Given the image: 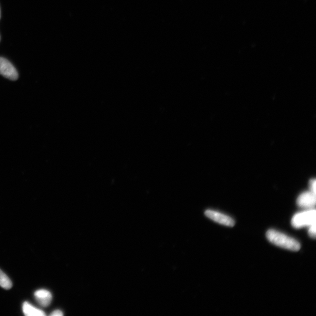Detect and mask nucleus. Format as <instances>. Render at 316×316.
Wrapping results in <instances>:
<instances>
[{
  "label": "nucleus",
  "mask_w": 316,
  "mask_h": 316,
  "mask_svg": "<svg viewBox=\"0 0 316 316\" xmlns=\"http://www.w3.org/2000/svg\"><path fill=\"white\" fill-rule=\"evenodd\" d=\"M268 240L279 247L298 251L300 249L299 242L287 235L281 233L274 230H269L266 234Z\"/></svg>",
  "instance_id": "f257e3e1"
},
{
  "label": "nucleus",
  "mask_w": 316,
  "mask_h": 316,
  "mask_svg": "<svg viewBox=\"0 0 316 316\" xmlns=\"http://www.w3.org/2000/svg\"><path fill=\"white\" fill-rule=\"evenodd\" d=\"M315 218V210H308L295 214L292 218L291 224L294 228L300 229L314 224Z\"/></svg>",
  "instance_id": "f03ea898"
},
{
  "label": "nucleus",
  "mask_w": 316,
  "mask_h": 316,
  "mask_svg": "<svg viewBox=\"0 0 316 316\" xmlns=\"http://www.w3.org/2000/svg\"><path fill=\"white\" fill-rule=\"evenodd\" d=\"M0 75L11 80L18 78V72L10 61L4 57H0Z\"/></svg>",
  "instance_id": "7ed1b4c3"
},
{
  "label": "nucleus",
  "mask_w": 316,
  "mask_h": 316,
  "mask_svg": "<svg viewBox=\"0 0 316 316\" xmlns=\"http://www.w3.org/2000/svg\"><path fill=\"white\" fill-rule=\"evenodd\" d=\"M315 202V194L311 191L302 193L297 199V204L299 207L308 210L314 209Z\"/></svg>",
  "instance_id": "20e7f679"
},
{
  "label": "nucleus",
  "mask_w": 316,
  "mask_h": 316,
  "mask_svg": "<svg viewBox=\"0 0 316 316\" xmlns=\"http://www.w3.org/2000/svg\"><path fill=\"white\" fill-rule=\"evenodd\" d=\"M204 214L206 217L219 224L229 227H233L235 225V221L232 218L219 212L208 210Z\"/></svg>",
  "instance_id": "39448f33"
},
{
  "label": "nucleus",
  "mask_w": 316,
  "mask_h": 316,
  "mask_svg": "<svg viewBox=\"0 0 316 316\" xmlns=\"http://www.w3.org/2000/svg\"><path fill=\"white\" fill-rule=\"evenodd\" d=\"M35 298L42 307H47L51 304L52 299L51 293L45 290H40L35 292Z\"/></svg>",
  "instance_id": "423d86ee"
},
{
  "label": "nucleus",
  "mask_w": 316,
  "mask_h": 316,
  "mask_svg": "<svg viewBox=\"0 0 316 316\" xmlns=\"http://www.w3.org/2000/svg\"><path fill=\"white\" fill-rule=\"evenodd\" d=\"M23 313L27 316H45L46 314L44 311H42L32 304L25 302L23 303L22 305Z\"/></svg>",
  "instance_id": "0eeeda50"
},
{
  "label": "nucleus",
  "mask_w": 316,
  "mask_h": 316,
  "mask_svg": "<svg viewBox=\"0 0 316 316\" xmlns=\"http://www.w3.org/2000/svg\"><path fill=\"white\" fill-rule=\"evenodd\" d=\"M0 287L7 290H10L13 287L12 282L9 277L1 269H0Z\"/></svg>",
  "instance_id": "6e6552de"
},
{
  "label": "nucleus",
  "mask_w": 316,
  "mask_h": 316,
  "mask_svg": "<svg viewBox=\"0 0 316 316\" xmlns=\"http://www.w3.org/2000/svg\"><path fill=\"white\" fill-rule=\"evenodd\" d=\"M309 235L312 238H315V223L309 226Z\"/></svg>",
  "instance_id": "1a4fd4ad"
},
{
  "label": "nucleus",
  "mask_w": 316,
  "mask_h": 316,
  "mask_svg": "<svg viewBox=\"0 0 316 316\" xmlns=\"http://www.w3.org/2000/svg\"><path fill=\"white\" fill-rule=\"evenodd\" d=\"M310 191L311 192L314 193V194H315V179H312L310 180Z\"/></svg>",
  "instance_id": "9d476101"
},
{
  "label": "nucleus",
  "mask_w": 316,
  "mask_h": 316,
  "mask_svg": "<svg viewBox=\"0 0 316 316\" xmlns=\"http://www.w3.org/2000/svg\"><path fill=\"white\" fill-rule=\"evenodd\" d=\"M63 315V312L59 310L53 311L52 313L50 314V315L51 316H62Z\"/></svg>",
  "instance_id": "9b49d317"
},
{
  "label": "nucleus",
  "mask_w": 316,
  "mask_h": 316,
  "mask_svg": "<svg viewBox=\"0 0 316 316\" xmlns=\"http://www.w3.org/2000/svg\"><path fill=\"white\" fill-rule=\"evenodd\" d=\"M0 18H1V9H0Z\"/></svg>",
  "instance_id": "f8f14e48"
}]
</instances>
